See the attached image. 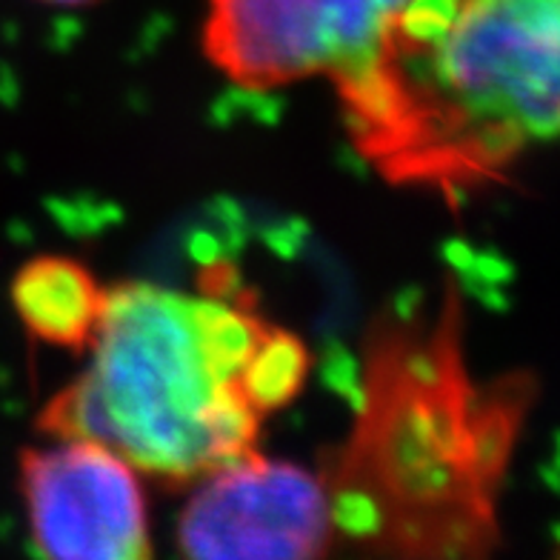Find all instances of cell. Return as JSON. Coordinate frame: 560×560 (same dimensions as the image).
<instances>
[{"label":"cell","mask_w":560,"mask_h":560,"mask_svg":"<svg viewBox=\"0 0 560 560\" xmlns=\"http://www.w3.org/2000/svg\"><path fill=\"white\" fill-rule=\"evenodd\" d=\"M175 535L186 558L310 560L340 549L320 472L264 452L200 478Z\"/></svg>","instance_id":"obj_5"},{"label":"cell","mask_w":560,"mask_h":560,"mask_svg":"<svg viewBox=\"0 0 560 560\" xmlns=\"http://www.w3.org/2000/svg\"><path fill=\"white\" fill-rule=\"evenodd\" d=\"M40 3H49V7L78 9V7H92V3H101V0H40Z\"/></svg>","instance_id":"obj_8"},{"label":"cell","mask_w":560,"mask_h":560,"mask_svg":"<svg viewBox=\"0 0 560 560\" xmlns=\"http://www.w3.org/2000/svg\"><path fill=\"white\" fill-rule=\"evenodd\" d=\"M106 287L86 266L60 255H44L23 266L12 283L21 324L44 343L83 352L92 347L104 312Z\"/></svg>","instance_id":"obj_7"},{"label":"cell","mask_w":560,"mask_h":560,"mask_svg":"<svg viewBox=\"0 0 560 560\" xmlns=\"http://www.w3.org/2000/svg\"><path fill=\"white\" fill-rule=\"evenodd\" d=\"M138 475L97 441L23 450L21 492L37 552L63 560L149 558V512Z\"/></svg>","instance_id":"obj_6"},{"label":"cell","mask_w":560,"mask_h":560,"mask_svg":"<svg viewBox=\"0 0 560 560\" xmlns=\"http://www.w3.org/2000/svg\"><path fill=\"white\" fill-rule=\"evenodd\" d=\"M89 366L37 415L52 441H97L163 483L260 452L266 415L295 400L312 358L298 335L226 295L106 289Z\"/></svg>","instance_id":"obj_3"},{"label":"cell","mask_w":560,"mask_h":560,"mask_svg":"<svg viewBox=\"0 0 560 560\" xmlns=\"http://www.w3.org/2000/svg\"><path fill=\"white\" fill-rule=\"evenodd\" d=\"M555 552L560 555V532H558V538H555Z\"/></svg>","instance_id":"obj_9"},{"label":"cell","mask_w":560,"mask_h":560,"mask_svg":"<svg viewBox=\"0 0 560 560\" xmlns=\"http://www.w3.org/2000/svg\"><path fill=\"white\" fill-rule=\"evenodd\" d=\"M409 0H207L200 46L229 83L272 92L329 78L372 49Z\"/></svg>","instance_id":"obj_4"},{"label":"cell","mask_w":560,"mask_h":560,"mask_svg":"<svg viewBox=\"0 0 560 560\" xmlns=\"http://www.w3.org/2000/svg\"><path fill=\"white\" fill-rule=\"evenodd\" d=\"M464 298L384 310L366 326L354 418L317 469L340 546L386 558H489L538 381L469 366Z\"/></svg>","instance_id":"obj_1"},{"label":"cell","mask_w":560,"mask_h":560,"mask_svg":"<svg viewBox=\"0 0 560 560\" xmlns=\"http://www.w3.org/2000/svg\"><path fill=\"white\" fill-rule=\"evenodd\" d=\"M332 86L363 163L457 203L560 140V0H409Z\"/></svg>","instance_id":"obj_2"}]
</instances>
